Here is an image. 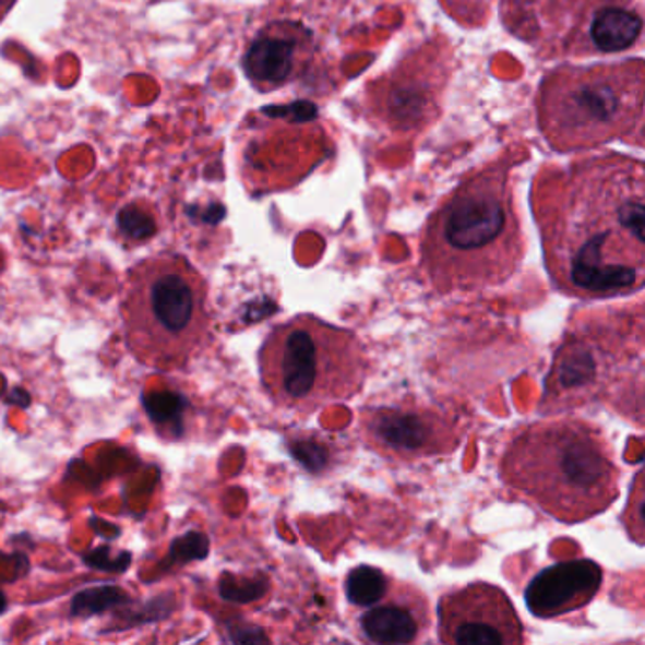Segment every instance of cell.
<instances>
[{"label": "cell", "instance_id": "e0dca14e", "mask_svg": "<svg viewBox=\"0 0 645 645\" xmlns=\"http://www.w3.org/2000/svg\"><path fill=\"white\" fill-rule=\"evenodd\" d=\"M118 229L129 241H148L157 234L156 216L139 203L123 206L118 214Z\"/></svg>", "mask_w": 645, "mask_h": 645}, {"label": "cell", "instance_id": "9c48e42d", "mask_svg": "<svg viewBox=\"0 0 645 645\" xmlns=\"http://www.w3.org/2000/svg\"><path fill=\"white\" fill-rule=\"evenodd\" d=\"M438 631L443 644L521 645L525 624L504 590L490 583H469L468 587L441 596Z\"/></svg>", "mask_w": 645, "mask_h": 645}, {"label": "cell", "instance_id": "9a60e30c", "mask_svg": "<svg viewBox=\"0 0 645 645\" xmlns=\"http://www.w3.org/2000/svg\"><path fill=\"white\" fill-rule=\"evenodd\" d=\"M391 583L392 575L383 572L381 568L368 564L353 568L345 577L347 602L356 610H362L369 604L377 602L389 590Z\"/></svg>", "mask_w": 645, "mask_h": 645}, {"label": "cell", "instance_id": "ac0fdd59", "mask_svg": "<svg viewBox=\"0 0 645 645\" xmlns=\"http://www.w3.org/2000/svg\"><path fill=\"white\" fill-rule=\"evenodd\" d=\"M208 553V539L203 534L188 533L170 544V562H190L205 559Z\"/></svg>", "mask_w": 645, "mask_h": 645}, {"label": "cell", "instance_id": "ffe728a7", "mask_svg": "<svg viewBox=\"0 0 645 645\" xmlns=\"http://www.w3.org/2000/svg\"><path fill=\"white\" fill-rule=\"evenodd\" d=\"M8 610V598L4 595V590L0 589V616Z\"/></svg>", "mask_w": 645, "mask_h": 645}, {"label": "cell", "instance_id": "8fae6325", "mask_svg": "<svg viewBox=\"0 0 645 645\" xmlns=\"http://www.w3.org/2000/svg\"><path fill=\"white\" fill-rule=\"evenodd\" d=\"M311 59V31L301 23L275 22L250 43L242 57V71L258 92H277L298 80Z\"/></svg>", "mask_w": 645, "mask_h": 645}, {"label": "cell", "instance_id": "8992f818", "mask_svg": "<svg viewBox=\"0 0 645 645\" xmlns=\"http://www.w3.org/2000/svg\"><path fill=\"white\" fill-rule=\"evenodd\" d=\"M258 366L271 402L301 417L353 399L371 369L355 332L312 314H298L273 327L258 353Z\"/></svg>", "mask_w": 645, "mask_h": 645}, {"label": "cell", "instance_id": "7a4b0ae2", "mask_svg": "<svg viewBox=\"0 0 645 645\" xmlns=\"http://www.w3.org/2000/svg\"><path fill=\"white\" fill-rule=\"evenodd\" d=\"M420 271L435 294L507 283L525 260L510 159L469 172L443 198L420 234Z\"/></svg>", "mask_w": 645, "mask_h": 645}, {"label": "cell", "instance_id": "d6986e66", "mask_svg": "<svg viewBox=\"0 0 645 645\" xmlns=\"http://www.w3.org/2000/svg\"><path fill=\"white\" fill-rule=\"evenodd\" d=\"M85 564L87 566L100 570V572H126L129 564H131V553H120L112 557L110 554V547L103 546L93 549L92 553H87L84 557Z\"/></svg>", "mask_w": 645, "mask_h": 645}, {"label": "cell", "instance_id": "6da1fadb", "mask_svg": "<svg viewBox=\"0 0 645 645\" xmlns=\"http://www.w3.org/2000/svg\"><path fill=\"white\" fill-rule=\"evenodd\" d=\"M644 169L642 159L606 152L536 172L530 208L557 290L606 299L644 288Z\"/></svg>", "mask_w": 645, "mask_h": 645}, {"label": "cell", "instance_id": "277c9868", "mask_svg": "<svg viewBox=\"0 0 645 645\" xmlns=\"http://www.w3.org/2000/svg\"><path fill=\"white\" fill-rule=\"evenodd\" d=\"M645 64H559L547 72L536 95L539 133L557 152L595 150L613 141L642 144Z\"/></svg>", "mask_w": 645, "mask_h": 645}, {"label": "cell", "instance_id": "2e32d148", "mask_svg": "<svg viewBox=\"0 0 645 645\" xmlns=\"http://www.w3.org/2000/svg\"><path fill=\"white\" fill-rule=\"evenodd\" d=\"M129 596L126 590L114 585H100L93 589H85L72 598L71 613L76 618H87L95 613L112 610L116 606L128 602Z\"/></svg>", "mask_w": 645, "mask_h": 645}, {"label": "cell", "instance_id": "5b68a950", "mask_svg": "<svg viewBox=\"0 0 645 645\" xmlns=\"http://www.w3.org/2000/svg\"><path fill=\"white\" fill-rule=\"evenodd\" d=\"M120 312L129 353L156 371L184 369L211 337L208 286L182 255H152L133 265Z\"/></svg>", "mask_w": 645, "mask_h": 645}, {"label": "cell", "instance_id": "52a82bcc", "mask_svg": "<svg viewBox=\"0 0 645 645\" xmlns=\"http://www.w3.org/2000/svg\"><path fill=\"white\" fill-rule=\"evenodd\" d=\"M505 31L541 59L613 56L642 43L640 0H502Z\"/></svg>", "mask_w": 645, "mask_h": 645}, {"label": "cell", "instance_id": "ba28073f", "mask_svg": "<svg viewBox=\"0 0 645 645\" xmlns=\"http://www.w3.org/2000/svg\"><path fill=\"white\" fill-rule=\"evenodd\" d=\"M453 64V48L443 38L407 53L391 72L368 85L371 120L396 135L420 133L438 118Z\"/></svg>", "mask_w": 645, "mask_h": 645}, {"label": "cell", "instance_id": "4fadbf2b", "mask_svg": "<svg viewBox=\"0 0 645 645\" xmlns=\"http://www.w3.org/2000/svg\"><path fill=\"white\" fill-rule=\"evenodd\" d=\"M604 570L589 559L559 562L534 575L525 600L534 618L554 619L582 610L602 587Z\"/></svg>", "mask_w": 645, "mask_h": 645}, {"label": "cell", "instance_id": "3957f363", "mask_svg": "<svg viewBox=\"0 0 645 645\" xmlns=\"http://www.w3.org/2000/svg\"><path fill=\"white\" fill-rule=\"evenodd\" d=\"M498 471L505 487L566 525L610 510L621 490L610 441L583 420L526 426L505 445Z\"/></svg>", "mask_w": 645, "mask_h": 645}, {"label": "cell", "instance_id": "7c38bea8", "mask_svg": "<svg viewBox=\"0 0 645 645\" xmlns=\"http://www.w3.org/2000/svg\"><path fill=\"white\" fill-rule=\"evenodd\" d=\"M432 629V610L422 590L392 577L391 587L377 602L360 610L356 632L368 644H417Z\"/></svg>", "mask_w": 645, "mask_h": 645}, {"label": "cell", "instance_id": "5bb4252c", "mask_svg": "<svg viewBox=\"0 0 645 645\" xmlns=\"http://www.w3.org/2000/svg\"><path fill=\"white\" fill-rule=\"evenodd\" d=\"M142 407L156 426L157 432L169 440H180L186 430V413L190 411V402L177 391H144Z\"/></svg>", "mask_w": 645, "mask_h": 645}, {"label": "cell", "instance_id": "30bf717a", "mask_svg": "<svg viewBox=\"0 0 645 645\" xmlns=\"http://www.w3.org/2000/svg\"><path fill=\"white\" fill-rule=\"evenodd\" d=\"M363 438L392 461L413 462L453 453L461 435L453 422L425 407H375L362 413Z\"/></svg>", "mask_w": 645, "mask_h": 645}]
</instances>
